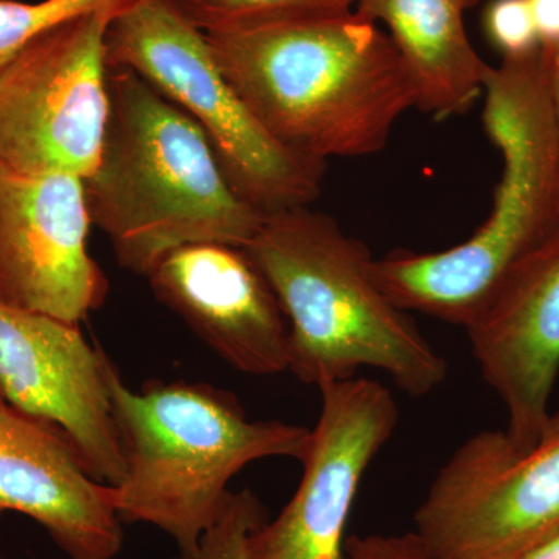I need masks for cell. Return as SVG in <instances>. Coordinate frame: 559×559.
Returning <instances> with one entry per match:
<instances>
[{
  "label": "cell",
  "instance_id": "cell-17",
  "mask_svg": "<svg viewBox=\"0 0 559 559\" xmlns=\"http://www.w3.org/2000/svg\"><path fill=\"white\" fill-rule=\"evenodd\" d=\"M266 521V509L250 489L229 491L201 539L176 559H250V535Z\"/></svg>",
  "mask_w": 559,
  "mask_h": 559
},
{
  "label": "cell",
  "instance_id": "cell-7",
  "mask_svg": "<svg viewBox=\"0 0 559 559\" xmlns=\"http://www.w3.org/2000/svg\"><path fill=\"white\" fill-rule=\"evenodd\" d=\"M559 530V412L516 450L506 430H481L452 452L415 513L440 559H520Z\"/></svg>",
  "mask_w": 559,
  "mask_h": 559
},
{
  "label": "cell",
  "instance_id": "cell-22",
  "mask_svg": "<svg viewBox=\"0 0 559 559\" xmlns=\"http://www.w3.org/2000/svg\"><path fill=\"white\" fill-rule=\"evenodd\" d=\"M520 559H559V530L525 551Z\"/></svg>",
  "mask_w": 559,
  "mask_h": 559
},
{
  "label": "cell",
  "instance_id": "cell-4",
  "mask_svg": "<svg viewBox=\"0 0 559 559\" xmlns=\"http://www.w3.org/2000/svg\"><path fill=\"white\" fill-rule=\"evenodd\" d=\"M481 94L484 128L503 164L488 218L454 248L396 250L371 263L401 310L465 329L510 267L559 227V131L540 49L489 66Z\"/></svg>",
  "mask_w": 559,
  "mask_h": 559
},
{
  "label": "cell",
  "instance_id": "cell-10",
  "mask_svg": "<svg viewBox=\"0 0 559 559\" xmlns=\"http://www.w3.org/2000/svg\"><path fill=\"white\" fill-rule=\"evenodd\" d=\"M83 178L0 168V304L76 323L109 293L92 259Z\"/></svg>",
  "mask_w": 559,
  "mask_h": 559
},
{
  "label": "cell",
  "instance_id": "cell-5",
  "mask_svg": "<svg viewBox=\"0 0 559 559\" xmlns=\"http://www.w3.org/2000/svg\"><path fill=\"white\" fill-rule=\"evenodd\" d=\"M106 380L124 476L110 487L121 522H143L193 547L218 516L230 480L259 460H304L311 429L249 419L237 396L209 384L154 381L128 388L109 359Z\"/></svg>",
  "mask_w": 559,
  "mask_h": 559
},
{
  "label": "cell",
  "instance_id": "cell-9",
  "mask_svg": "<svg viewBox=\"0 0 559 559\" xmlns=\"http://www.w3.org/2000/svg\"><path fill=\"white\" fill-rule=\"evenodd\" d=\"M318 389L320 414L299 488L250 535V559H344L360 480L399 426V404L381 382L355 377Z\"/></svg>",
  "mask_w": 559,
  "mask_h": 559
},
{
  "label": "cell",
  "instance_id": "cell-15",
  "mask_svg": "<svg viewBox=\"0 0 559 559\" xmlns=\"http://www.w3.org/2000/svg\"><path fill=\"white\" fill-rule=\"evenodd\" d=\"M480 0H358L355 11L384 22L409 70L417 108L439 120L465 114L484 92L489 66L474 49L465 16Z\"/></svg>",
  "mask_w": 559,
  "mask_h": 559
},
{
  "label": "cell",
  "instance_id": "cell-20",
  "mask_svg": "<svg viewBox=\"0 0 559 559\" xmlns=\"http://www.w3.org/2000/svg\"><path fill=\"white\" fill-rule=\"evenodd\" d=\"M540 46L559 44V0H528Z\"/></svg>",
  "mask_w": 559,
  "mask_h": 559
},
{
  "label": "cell",
  "instance_id": "cell-13",
  "mask_svg": "<svg viewBox=\"0 0 559 559\" xmlns=\"http://www.w3.org/2000/svg\"><path fill=\"white\" fill-rule=\"evenodd\" d=\"M146 278L156 299L234 369L253 377L289 370L288 322L245 249L221 242L183 246Z\"/></svg>",
  "mask_w": 559,
  "mask_h": 559
},
{
  "label": "cell",
  "instance_id": "cell-6",
  "mask_svg": "<svg viewBox=\"0 0 559 559\" xmlns=\"http://www.w3.org/2000/svg\"><path fill=\"white\" fill-rule=\"evenodd\" d=\"M106 66L128 69L197 121L234 190L270 215L311 205L326 164L290 153L230 86L207 36L171 0H131L109 22Z\"/></svg>",
  "mask_w": 559,
  "mask_h": 559
},
{
  "label": "cell",
  "instance_id": "cell-3",
  "mask_svg": "<svg viewBox=\"0 0 559 559\" xmlns=\"http://www.w3.org/2000/svg\"><path fill=\"white\" fill-rule=\"evenodd\" d=\"M242 249L277 296L288 371L304 384L349 380L367 367L423 399L447 380L448 360L385 296L366 246L331 216L310 205L270 213Z\"/></svg>",
  "mask_w": 559,
  "mask_h": 559
},
{
  "label": "cell",
  "instance_id": "cell-19",
  "mask_svg": "<svg viewBox=\"0 0 559 559\" xmlns=\"http://www.w3.org/2000/svg\"><path fill=\"white\" fill-rule=\"evenodd\" d=\"M344 559H440L417 533L353 535L345 540Z\"/></svg>",
  "mask_w": 559,
  "mask_h": 559
},
{
  "label": "cell",
  "instance_id": "cell-8",
  "mask_svg": "<svg viewBox=\"0 0 559 559\" xmlns=\"http://www.w3.org/2000/svg\"><path fill=\"white\" fill-rule=\"evenodd\" d=\"M119 7L64 22L0 68V168L86 179L108 120L105 35Z\"/></svg>",
  "mask_w": 559,
  "mask_h": 559
},
{
  "label": "cell",
  "instance_id": "cell-18",
  "mask_svg": "<svg viewBox=\"0 0 559 559\" xmlns=\"http://www.w3.org/2000/svg\"><path fill=\"white\" fill-rule=\"evenodd\" d=\"M481 25L488 43L502 58L525 57L540 49L528 0H489Z\"/></svg>",
  "mask_w": 559,
  "mask_h": 559
},
{
  "label": "cell",
  "instance_id": "cell-2",
  "mask_svg": "<svg viewBox=\"0 0 559 559\" xmlns=\"http://www.w3.org/2000/svg\"><path fill=\"white\" fill-rule=\"evenodd\" d=\"M106 87L100 156L83 186L120 266L146 277L183 246H248L266 215L230 186L200 124L132 70L108 68Z\"/></svg>",
  "mask_w": 559,
  "mask_h": 559
},
{
  "label": "cell",
  "instance_id": "cell-11",
  "mask_svg": "<svg viewBox=\"0 0 559 559\" xmlns=\"http://www.w3.org/2000/svg\"><path fill=\"white\" fill-rule=\"evenodd\" d=\"M76 323L0 304V395L7 406L55 426L87 471L109 487L124 476L106 367Z\"/></svg>",
  "mask_w": 559,
  "mask_h": 559
},
{
  "label": "cell",
  "instance_id": "cell-24",
  "mask_svg": "<svg viewBox=\"0 0 559 559\" xmlns=\"http://www.w3.org/2000/svg\"><path fill=\"white\" fill-rule=\"evenodd\" d=\"M0 559H2V558H0Z\"/></svg>",
  "mask_w": 559,
  "mask_h": 559
},
{
  "label": "cell",
  "instance_id": "cell-14",
  "mask_svg": "<svg viewBox=\"0 0 559 559\" xmlns=\"http://www.w3.org/2000/svg\"><path fill=\"white\" fill-rule=\"evenodd\" d=\"M38 522L69 559H114L123 527L110 487L95 479L55 426L0 407V514Z\"/></svg>",
  "mask_w": 559,
  "mask_h": 559
},
{
  "label": "cell",
  "instance_id": "cell-1",
  "mask_svg": "<svg viewBox=\"0 0 559 559\" xmlns=\"http://www.w3.org/2000/svg\"><path fill=\"white\" fill-rule=\"evenodd\" d=\"M221 72L290 153L320 164L388 146L417 91L399 49L355 10L205 33Z\"/></svg>",
  "mask_w": 559,
  "mask_h": 559
},
{
  "label": "cell",
  "instance_id": "cell-23",
  "mask_svg": "<svg viewBox=\"0 0 559 559\" xmlns=\"http://www.w3.org/2000/svg\"><path fill=\"white\" fill-rule=\"evenodd\" d=\"M5 406V401H3L2 395H0V407Z\"/></svg>",
  "mask_w": 559,
  "mask_h": 559
},
{
  "label": "cell",
  "instance_id": "cell-12",
  "mask_svg": "<svg viewBox=\"0 0 559 559\" xmlns=\"http://www.w3.org/2000/svg\"><path fill=\"white\" fill-rule=\"evenodd\" d=\"M516 450L538 440L559 374V227L503 275L466 326Z\"/></svg>",
  "mask_w": 559,
  "mask_h": 559
},
{
  "label": "cell",
  "instance_id": "cell-21",
  "mask_svg": "<svg viewBox=\"0 0 559 559\" xmlns=\"http://www.w3.org/2000/svg\"><path fill=\"white\" fill-rule=\"evenodd\" d=\"M544 80L549 92L551 109L559 131V44L540 46Z\"/></svg>",
  "mask_w": 559,
  "mask_h": 559
},
{
  "label": "cell",
  "instance_id": "cell-16",
  "mask_svg": "<svg viewBox=\"0 0 559 559\" xmlns=\"http://www.w3.org/2000/svg\"><path fill=\"white\" fill-rule=\"evenodd\" d=\"M190 24L207 33L249 22L341 13L355 10L358 0H171Z\"/></svg>",
  "mask_w": 559,
  "mask_h": 559
}]
</instances>
